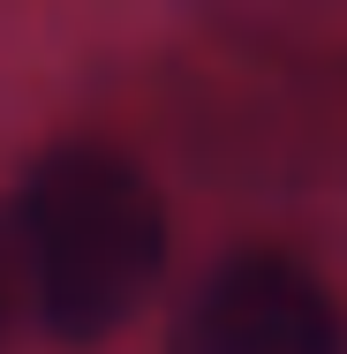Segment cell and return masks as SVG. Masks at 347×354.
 <instances>
[{"instance_id": "cell-2", "label": "cell", "mask_w": 347, "mask_h": 354, "mask_svg": "<svg viewBox=\"0 0 347 354\" xmlns=\"http://www.w3.org/2000/svg\"><path fill=\"white\" fill-rule=\"evenodd\" d=\"M174 354H340V301L302 257L242 249L189 294Z\"/></svg>"}, {"instance_id": "cell-3", "label": "cell", "mask_w": 347, "mask_h": 354, "mask_svg": "<svg viewBox=\"0 0 347 354\" xmlns=\"http://www.w3.org/2000/svg\"><path fill=\"white\" fill-rule=\"evenodd\" d=\"M8 301H15V249H8V226H0V332H8Z\"/></svg>"}, {"instance_id": "cell-1", "label": "cell", "mask_w": 347, "mask_h": 354, "mask_svg": "<svg viewBox=\"0 0 347 354\" xmlns=\"http://www.w3.org/2000/svg\"><path fill=\"white\" fill-rule=\"evenodd\" d=\"M8 249L23 264L38 324L69 347H91L151 301L166 272V204L136 158L69 143L23 174Z\"/></svg>"}]
</instances>
